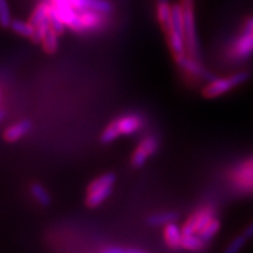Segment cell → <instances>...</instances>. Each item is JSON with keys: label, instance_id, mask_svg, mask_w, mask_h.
<instances>
[{"label": "cell", "instance_id": "cell-15", "mask_svg": "<svg viewBox=\"0 0 253 253\" xmlns=\"http://www.w3.org/2000/svg\"><path fill=\"white\" fill-rule=\"evenodd\" d=\"M169 32L184 37V24H183V8L181 4H176L171 8V26ZM168 32V33H169Z\"/></svg>", "mask_w": 253, "mask_h": 253}, {"label": "cell", "instance_id": "cell-9", "mask_svg": "<svg viewBox=\"0 0 253 253\" xmlns=\"http://www.w3.org/2000/svg\"><path fill=\"white\" fill-rule=\"evenodd\" d=\"M175 58H176L177 63H178V66H181L186 73L194 75L196 78L207 79L208 72L202 67L201 63L197 62V60H196V58H194V56L186 55L185 53V54L175 56Z\"/></svg>", "mask_w": 253, "mask_h": 253}, {"label": "cell", "instance_id": "cell-8", "mask_svg": "<svg viewBox=\"0 0 253 253\" xmlns=\"http://www.w3.org/2000/svg\"><path fill=\"white\" fill-rule=\"evenodd\" d=\"M237 188L249 191L253 190V158L245 161L233 170L231 176Z\"/></svg>", "mask_w": 253, "mask_h": 253}, {"label": "cell", "instance_id": "cell-7", "mask_svg": "<svg viewBox=\"0 0 253 253\" xmlns=\"http://www.w3.org/2000/svg\"><path fill=\"white\" fill-rule=\"evenodd\" d=\"M158 149V140L155 136H147L140 142L132 155L131 163L135 168L143 167L148 161V157L156 153Z\"/></svg>", "mask_w": 253, "mask_h": 253}, {"label": "cell", "instance_id": "cell-2", "mask_svg": "<svg viewBox=\"0 0 253 253\" xmlns=\"http://www.w3.org/2000/svg\"><path fill=\"white\" fill-rule=\"evenodd\" d=\"M183 8V24H184V39L185 46L189 55L197 58L198 42L196 36L195 13H194V0H182Z\"/></svg>", "mask_w": 253, "mask_h": 253}, {"label": "cell", "instance_id": "cell-3", "mask_svg": "<svg viewBox=\"0 0 253 253\" xmlns=\"http://www.w3.org/2000/svg\"><path fill=\"white\" fill-rule=\"evenodd\" d=\"M249 79V74L245 72L236 73V74L231 75L227 78L214 79L211 82H209L203 88V96L207 99H214V97L220 96V95L227 93V91L232 89L239 84H244Z\"/></svg>", "mask_w": 253, "mask_h": 253}, {"label": "cell", "instance_id": "cell-20", "mask_svg": "<svg viewBox=\"0 0 253 253\" xmlns=\"http://www.w3.org/2000/svg\"><path fill=\"white\" fill-rule=\"evenodd\" d=\"M31 194L33 196L34 199L38 202V203L42 205V207H48L50 204V196L47 190L43 188L42 185L39 184V183H33L31 185Z\"/></svg>", "mask_w": 253, "mask_h": 253}, {"label": "cell", "instance_id": "cell-6", "mask_svg": "<svg viewBox=\"0 0 253 253\" xmlns=\"http://www.w3.org/2000/svg\"><path fill=\"white\" fill-rule=\"evenodd\" d=\"M214 218V209L210 205L208 207H203L195 211L185 221L184 225L182 226V233L183 235H194V233H199L203 227L207 225L210 220Z\"/></svg>", "mask_w": 253, "mask_h": 253}, {"label": "cell", "instance_id": "cell-19", "mask_svg": "<svg viewBox=\"0 0 253 253\" xmlns=\"http://www.w3.org/2000/svg\"><path fill=\"white\" fill-rule=\"evenodd\" d=\"M58 33H55L52 28H49L48 31L46 32V34L43 36L42 40H41V43H42L43 50L48 54H53L58 50L59 41H58Z\"/></svg>", "mask_w": 253, "mask_h": 253}, {"label": "cell", "instance_id": "cell-24", "mask_svg": "<svg viewBox=\"0 0 253 253\" xmlns=\"http://www.w3.org/2000/svg\"><path fill=\"white\" fill-rule=\"evenodd\" d=\"M49 20H50V28L58 34H62L63 31H65L66 24L63 23V20L60 17L56 9L54 8V6L52 5L50 7V12H49Z\"/></svg>", "mask_w": 253, "mask_h": 253}, {"label": "cell", "instance_id": "cell-27", "mask_svg": "<svg viewBox=\"0 0 253 253\" xmlns=\"http://www.w3.org/2000/svg\"><path fill=\"white\" fill-rule=\"evenodd\" d=\"M104 253H143L140 249H125V248H109L103 250Z\"/></svg>", "mask_w": 253, "mask_h": 253}, {"label": "cell", "instance_id": "cell-25", "mask_svg": "<svg viewBox=\"0 0 253 253\" xmlns=\"http://www.w3.org/2000/svg\"><path fill=\"white\" fill-rule=\"evenodd\" d=\"M11 23L12 17L7 0H0V26L2 28H8L11 26Z\"/></svg>", "mask_w": 253, "mask_h": 253}, {"label": "cell", "instance_id": "cell-14", "mask_svg": "<svg viewBox=\"0 0 253 253\" xmlns=\"http://www.w3.org/2000/svg\"><path fill=\"white\" fill-rule=\"evenodd\" d=\"M113 191V186H103V188H96L90 191H87L86 203L89 208L99 207L109 197Z\"/></svg>", "mask_w": 253, "mask_h": 253}, {"label": "cell", "instance_id": "cell-21", "mask_svg": "<svg viewBox=\"0 0 253 253\" xmlns=\"http://www.w3.org/2000/svg\"><path fill=\"white\" fill-rule=\"evenodd\" d=\"M178 218V214L176 212H161L155 213L153 216L148 218V223L151 226H160V225H167V224L172 223Z\"/></svg>", "mask_w": 253, "mask_h": 253}, {"label": "cell", "instance_id": "cell-18", "mask_svg": "<svg viewBox=\"0 0 253 253\" xmlns=\"http://www.w3.org/2000/svg\"><path fill=\"white\" fill-rule=\"evenodd\" d=\"M11 30L14 32V33L19 34V36L30 38L32 39L34 34V26L31 23H27V21L19 20V19H14L11 23Z\"/></svg>", "mask_w": 253, "mask_h": 253}, {"label": "cell", "instance_id": "cell-22", "mask_svg": "<svg viewBox=\"0 0 253 253\" xmlns=\"http://www.w3.org/2000/svg\"><path fill=\"white\" fill-rule=\"evenodd\" d=\"M116 181L115 173L113 172H107L104 175L100 176L99 178H96L88 185L87 191H90V190H94L96 188H103V186H113L114 183Z\"/></svg>", "mask_w": 253, "mask_h": 253}, {"label": "cell", "instance_id": "cell-13", "mask_svg": "<svg viewBox=\"0 0 253 253\" xmlns=\"http://www.w3.org/2000/svg\"><path fill=\"white\" fill-rule=\"evenodd\" d=\"M32 125L28 120H23V121L15 123V125L8 126L4 132V137L7 142H15L24 137L28 131L31 130Z\"/></svg>", "mask_w": 253, "mask_h": 253}, {"label": "cell", "instance_id": "cell-29", "mask_svg": "<svg viewBox=\"0 0 253 253\" xmlns=\"http://www.w3.org/2000/svg\"><path fill=\"white\" fill-rule=\"evenodd\" d=\"M1 118H2V114H1V112H0V120H1Z\"/></svg>", "mask_w": 253, "mask_h": 253}, {"label": "cell", "instance_id": "cell-30", "mask_svg": "<svg viewBox=\"0 0 253 253\" xmlns=\"http://www.w3.org/2000/svg\"><path fill=\"white\" fill-rule=\"evenodd\" d=\"M158 1H168V0H158Z\"/></svg>", "mask_w": 253, "mask_h": 253}, {"label": "cell", "instance_id": "cell-23", "mask_svg": "<svg viewBox=\"0 0 253 253\" xmlns=\"http://www.w3.org/2000/svg\"><path fill=\"white\" fill-rule=\"evenodd\" d=\"M219 227H220V223L216 219V218H213L212 220L209 221L207 225L199 231L198 235L201 236L205 242H208V240L212 239L213 237L216 236V233L218 232V230H219Z\"/></svg>", "mask_w": 253, "mask_h": 253}, {"label": "cell", "instance_id": "cell-10", "mask_svg": "<svg viewBox=\"0 0 253 253\" xmlns=\"http://www.w3.org/2000/svg\"><path fill=\"white\" fill-rule=\"evenodd\" d=\"M79 20H80V33L81 32L94 31L95 28H99L102 25V14L100 12L90 11H78Z\"/></svg>", "mask_w": 253, "mask_h": 253}, {"label": "cell", "instance_id": "cell-16", "mask_svg": "<svg viewBox=\"0 0 253 253\" xmlns=\"http://www.w3.org/2000/svg\"><path fill=\"white\" fill-rule=\"evenodd\" d=\"M171 8L172 7L168 4V1H158L157 18L167 33L169 32L170 26H171Z\"/></svg>", "mask_w": 253, "mask_h": 253}, {"label": "cell", "instance_id": "cell-17", "mask_svg": "<svg viewBox=\"0 0 253 253\" xmlns=\"http://www.w3.org/2000/svg\"><path fill=\"white\" fill-rule=\"evenodd\" d=\"M205 244H207V242L199 235L196 236V233L182 236V249L189 250V251H202V250L205 249Z\"/></svg>", "mask_w": 253, "mask_h": 253}, {"label": "cell", "instance_id": "cell-5", "mask_svg": "<svg viewBox=\"0 0 253 253\" xmlns=\"http://www.w3.org/2000/svg\"><path fill=\"white\" fill-rule=\"evenodd\" d=\"M253 52V19H249L240 37L231 47L229 55L233 59H244Z\"/></svg>", "mask_w": 253, "mask_h": 253}, {"label": "cell", "instance_id": "cell-11", "mask_svg": "<svg viewBox=\"0 0 253 253\" xmlns=\"http://www.w3.org/2000/svg\"><path fill=\"white\" fill-rule=\"evenodd\" d=\"M73 7L77 11H96L100 13H109L112 5L107 0H69Z\"/></svg>", "mask_w": 253, "mask_h": 253}, {"label": "cell", "instance_id": "cell-28", "mask_svg": "<svg viewBox=\"0 0 253 253\" xmlns=\"http://www.w3.org/2000/svg\"><path fill=\"white\" fill-rule=\"evenodd\" d=\"M244 235H245L246 238H250V237H252V236H253V224H252L251 226L249 227L248 230L245 231V233H244Z\"/></svg>", "mask_w": 253, "mask_h": 253}, {"label": "cell", "instance_id": "cell-12", "mask_svg": "<svg viewBox=\"0 0 253 253\" xmlns=\"http://www.w3.org/2000/svg\"><path fill=\"white\" fill-rule=\"evenodd\" d=\"M182 236V229L175 224V221L167 224L166 227H164V239H166L167 245L170 249L177 250L181 248Z\"/></svg>", "mask_w": 253, "mask_h": 253}, {"label": "cell", "instance_id": "cell-26", "mask_svg": "<svg viewBox=\"0 0 253 253\" xmlns=\"http://www.w3.org/2000/svg\"><path fill=\"white\" fill-rule=\"evenodd\" d=\"M246 239H248V238H246L245 235L237 237V238H235V240H232V243H231V244L229 245V248L226 249V251L231 252V253L239 251V250L242 249L243 246H244Z\"/></svg>", "mask_w": 253, "mask_h": 253}, {"label": "cell", "instance_id": "cell-4", "mask_svg": "<svg viewBox=\"0 0 253 253\" xmlns=\"http://www.w3.org/2000/svg\"><path fill=\"white\" fill-rule=\"evenodd\" d=\"M52 4L48 2H41L34 9L32 14L30 23L34 26V34L32 37V41L36 43L41 42L46 32L50 28V20H49V12Z\"/></svg>", "mask_w": 253, "mask_h": 253}, {"label": "cell", "instance_id": "cell-1", "mask_svg": "<svg viewBox=\"0 0 253 253\" xmlns=\"http://www.w3.org/2000/svg\"><path fill=\"white\" fill-rule=\"evenodd\" d=\"M142 126V119L138 115H126L114 120L110 125L104 129L101 141L103 143H112L114 140L121 135H132Z\"/></svg>", "mask_w": 253, "mask_h": 253}]
</instances>
